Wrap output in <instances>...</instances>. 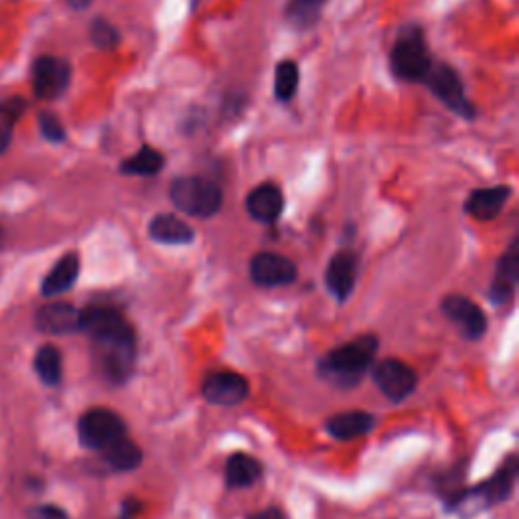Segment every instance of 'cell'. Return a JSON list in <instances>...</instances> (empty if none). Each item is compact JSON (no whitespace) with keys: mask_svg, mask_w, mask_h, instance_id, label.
Returning a JSON list of instances; mask_svg holds the SVG:
<instances>
[{"mask_svg":"<svg viewBox=\"0 0 519 519\" xmlns=\"http://www.w3.org/2000/svg\"><path fill=\"white\" fill-rule=\"evenodd\" d=\"M90 39L94 43V47L102 49V51H112L120 45V33L118 29L106 21V19H94L90 25Z\"/></svg>","mask_w":519,"mask_h":519,"instance_id":"cell-27","label":"cell"},{"mask_svg":"<svg viewBox=\"0 0 519 519\" xmlns=\"http://www.w3.org/2000/svg\"><path fill=\"white\" fill-rule=\"evenodd\" d=\"M248 394V380L236 372H213L203 382V398L215 406H238Z\"/></svg>","mask_w":519,"mask_h":519,"instance_id":"cell-10","label":"cell"},{"mask_svg":"<svg viewBox=\"0 0 519 519\" xmlns=\"http://www.w3.org/2000/svg\"><path fill=\"white\" fill-rule=\"evenodd\" d=\"M165 167V157L157 148L144 144L140 151L120 163V173L130 177H153Z\"/></svg>","mask_w":519,"mask_h":519,"instance_id":"cell-21","label":"cell"},{"mask_svg":"<svg viewBox=\"0 0 519 519\" xmlns=\"http://www.w3.org/2000/svg\"><path fill=\"white\" fill-rule=\"evenodd\" d=\"M372 378L380 392L392 402L406 400L418 386L416 372L400 359H384L376 363L372 369Z\"/></svg>","mask_w":519,"mask_h":519,"instance_id":"cell-8","label":"cell"},{"mask_svg":"<svg viewBox=\"0 0 519 519\" xmlns=\"http://www.w3.org/2000/svg\"><path fill=\"white\" fill-rule=\"evenodd\" d=\"M355 278H357V256L349 250L337 252L331 258L325 272V282L329 292L337 301H345L355 288Z\"/></svg>","mask_w":519,"mask_h":519,"instance_id":"cell-13","label":"cell"},{"mask_svg":"<svg viewBox=\"0 0 519 519\" xmlns=\"http://www.w3.org/2000/svg\"><path fill=\"white\" fill-rule=\"evenodd\" d=\"M325 428L337 440H353L372 432L376 428V418L369 412H361V410L339 412L327 418Z\"/></svg>","mask_w":519,"mask_h":519,"instance_id":"cell-18","label":"cell"},{"mask_svg":"<svg viewBox=\"0 0 519 519\" xmlns=\"http://www.w3.org/2000/svg\"><path fill=\"white\" fill-rule=\"evenodd\" d=\"M432 65L424 31L418 25L402 27L390 51V67L394 76L410 84L424 82Z\"/></svg>","mask_w":519,"mask_h":519,"instance_id":"cell-3","label":"cell"},{"mask_svg":"<svg viewBox=\"0 0 519 519\" xmlns=\"http://www.w3.org/2000/svg\"><path fill=\"white\" fill-rule=\"evenodd\" d=\"M378 339L374 335H361L341 347H335L319 361L323 380L337 388H353L374 365Z\"/></svg>","mask_w":519,"mask_h":519,"instance_id":"cell-2","label":"cell"},{"mask_svg":"<svg viewBox=\"0 0 519 519\" xmlns=\"http://www.w3.org/2000/svg\"><path fill=\"white\" fill-rule=\"evenodd\" d=\"M442 313L447 315L451 323H455L465 339H481L487 331V319L485 313L477 303H473L467 296L451 294L442 301Z\"/></svg>","mask_w":519,"mask_h":519,"instance_id":"cell-9","label":"cell"},{"mask_svg":"<svg viewBox=\"0 0 519 519\" xmlns=\"http://www.w3.org/2000/svg\"><path fill=\"white\" fill-rule=\"evenodd\" d=\"M148 236L165 246H187L195 240L193 228L173 213L155 215L148 224Z\"/></svg>","mask_w":519,"mask_h":519,"instance_id":"cell-16","label":"cell"},{"mask_svg":"<svg viewBox=\"0 0 519 519\" xmlns=\"http://www.w3.org/2000/svg\"><path fill=\"white\" fill-rule=\"evenodd\" d=\"M515 471H517V465L513 461H509V465H505L493 479H489L487 483H483L481 487L475 489L477 495L485 497L489 503L491 501H501V499H507L511 487H513V479H515Z\"/></svg>","mask_w":519,"mask_h":519,"instance_id":"cell-26","label":"cell"},{"mask_svg":"<svg viewBox=\"0 0 519 519\" xmlns=\"http://www.w3.org/2000/svg\"><path fill=\"white\" fill-rule=\"evenodd\" d=\"M67 7H71L73 11H84L92 5V0H65Z\"/></svg>","mask_w":519,"mask_h":519,"instance_id":"cell-31","label":"cell"},{"mask_svg":"<svg viewBox=\"0 0 519 519\" xmlns=\"http://www.w3.org/2000/svg\"><path fill=\"white\" fill-rule=\"evenodd\" d=\"M29 519H69L67 511L57 505H37L29 509Z\"/></svg>","mask_w":519,"mask_h":519,"instance_id":"cell-29","label":"cell"},{"mask_svg":"<svg viewBox=\"0 0 519 519\" xmlns=\"http://www.w3.org/2000/svg\"><path fill=\"white\" fill-rule=\"evenodd\" d=\"M102 455H104L106 463L110 467H114L116 471H134L142 463L140 447L128 436H122V438L114 440L110 447H106L102 451Z\"/></svg>","mask_w":519,"mask_h":519,"instance_id":"cell-22","label":"cell"},{"mask_svg":"<svg viewBox=\"0 0 519 519\" xmlns=\"http://www.w3.org/2000/svg\"><path fill=\"white\" fill-rule=\"evenodd\" d=\"M301 71L294 61H280L274 71V96L280 102H288L294 98L296 90H299Z\"/></svg>","mask_w":519,"mask_h":519,"instance_id":"cell-25","label":"cell"},{"mask_svg":"<svg viewBox=\"0 0 519 519\" xmlns=\"http://www.w3.org/2000/svg\"><path fill=\"white\" fill-rule=\"evenodd\" d=\"M517 278H519V246H517V240H513L511 246L499 258L497 276L489 288V299L495 305L507 303L513 296Z\"/></svg>","mask_w":519,"mask_h":519,"instance_id":"cell-15","label":"cell"},{"mask_svg":"<svg viewBox=\"0 0 519 519\" xmlns=\"http://www.w3.org/2000/svg\"><path fill=\"white\" fill-rule=\"evenodd\" d=\"M78 434L86 449L102 453L114 440L126 436V422L108 408H94L80 418Z\"/></svg>","mask_w":519,"mask_h":519,"instance_id":"cell-6","label":"cell"},{"mask_svg":"<svg viewBox=\"0 0 519 519\" xmlns=\"http://www.w3.org/2000/svg\"><path fill=\"white\" fill-rule=\"evenodd\" d=\"M262 477V465L258 459L246 453H234L226 461V487L228 489H246L258 483Z\"/></svg>","mask_w":519,"mask_h":519,"instance_id":"cell-20","label":"cell"},{"mask_svg":"<svg viewBox=\"0 0 519 519\" xmlns=\"http://www.w3.org/2000/svg\"><path fill=\"white\" fill-rule=\"evenodd\" d=\"M171 201L185 215L207 219L224 205V191L203 177H179L171 185Z\"/></svg>","mask_w":519,"mask_h":519,"instance_id":"cell-4","label":"cell"},{"mask_svg":"<svg viewBox=\"0 0 519 519\" xmlns=\"http://www.w3.org/2000/svg\"><path fill=\"white\" fill-rule=\"evenodd\" d=\"M39 132L41 136L51 144H61L65 140V126L53 112H41L39 114Z\"/></svg>","mask_w":519,"mask_h":519,"instance_id":"cell-28","label":"cell"},{"mask_svg":"<svg viewBox=\"0 0 519 519\" xmlns=\"http://www.w3.org/2000/svg\"><path fill=\"white\" fill-rule=\"evenodd\" d=\"M71 82L69 61L55 55H41L31 67V86L37 100H57L61 98Z\"/></svg>","mask_w":519,"mask_h":519,"instance_id":"cell-7","label":"cell"},{"mask_svg":"<svg viewBox=\"0 0 519 519\" xmlns=\"http://www.w3.org/2000/svg\"><path fill=\"white\" fill-rule=\"evenodd\" d=\"M92 339L98 372L112 384H124L136 363V335L120 311L112 307H90L82 311V327Z\"/></svg>","mask_w":519,"mask_h":519,"instance_id":"cell-1","label":"cell"},{"mask_svg":"<svg viewBox=\"0 0 519 519\" xmlns=\"http://www.w3.org/2000/svg\"><path fill=\"white\" fill-rule=\"evenodd\" d=\"M509 197H511V187L507 185L477 189L467 197L465 211L479 221H491L501 213Z\"/></svg>","mask_w":519,"mask_h":519,"instance_id":"cell-17","label":"cell"},{"mask_svg":"<svg viewBox=\"0 0 519 519\" xmlns=\"http://www.w3.org/2000/svg\"><path fill=\"white\" fill-rule=\"evenodd\" d=\"M35 325L47 335H71L82 327V311L65 303H51L37 311Z\"/></svg>","mask_w":519,"mask_h":519,"instance_id":"cell-12","label":"cell"},{"mask_svg":"<svg viewBox=\"0 0 519 519\" xmlns=\"http://www.w3.org/2000/svg\"><path fill=\"white\" fill-rule=\"evenodd\" d=\"M424 84H428L430 92L451 112H455L457 116H463L467 120L475 118V108L469 102V98L465 94V86L459 78V73L453 67H449L447 63L432 65L428 76L424 78Z\"/></svg>","mask_w":519,"mask_h":519,"instance_id":"cell-5","label":"cell"},{"mask_svg":"<svg viewBox=\"0 0 519 519\" xmlns=\"http://www.w3.org/2000/svg\"><path fill=\"white\" fill-rule=\"evenodd\" d=\"M248 519H284L282 511L276 509V507H268L264 511H256L252 515H248Z\"/></svg>","mask_w":519,"mask_h":519,"instance_id":"cell-30","label":"cell"},{"mask_svg":"<svg viewBox=\"0 0 519 519\" xmlns=\"http://www.w3.org/2000/svg\"><path fill=\"white\" fill-rule=\"evenodd\" d=\"M78 274H80V258L78 254H65L53 268L51 272L45 276L43 280V294L47 296V299H51V296H59L63 292H67L73 284H76L78 280Z\"/></svg>","mask_w":519,"mask_h":519,"instance_id":"cell-19","label":"cell"},{"mask_svg":"<svg viewBox=\"0 0 519 519\" xmlns=\"http://www.w3.org/2000/svg\"><path fill=\"white\" fill-rule=\"evenodd\" d=\"M27 110V102L21 96H11L0 102V155H5L11 146L17 122Z\"/></svg>","mask_w":519,"mask_h":519,"instance_id":"cell-23","label":"cell"},{"mask_svg":"<svg viewBox=\"0 0 519 519\" xmlns=\"http://www.w3.org/2000/svg\"><path fill=\"white\" fill-rule=\"evenodd\" d=\"M35 372L47 386H57L63 376L61 353L53 345H45L35 355Z\"/></svg>","mask_w":519,"mask_h":519,"instance_id":"cell-24","label":"cell"},{"mask_svg":"<svg viewBox=\"0 0 519 519\" xmlns=\"http://www.w3.org/2000/svg\"><path fill=\"white\" fill-rule=\"evenodd\" d=\"M246 209L250 217L260 221V224H274L284 211V195L280 187L272 183H262L248 193Z\"/></svg>","mask_w":519,"mask_h":519,"instance_id":"cell-14","label":"cell"},{"mask_svg":"<svg viewBox=\"0 0 519 519\" xmlns=\"http://www.w3.org/2000/svg\"><path fill=\"white\" fill-rule=\"evenodd\" d=\"M296 264L274 252H260L250 262V276L262 288L286 286L296 280Z\"/></svg>","mask_w":519,"mask_h":519,"instance_id":"cell-11","label":"cell"}]
</instances>
